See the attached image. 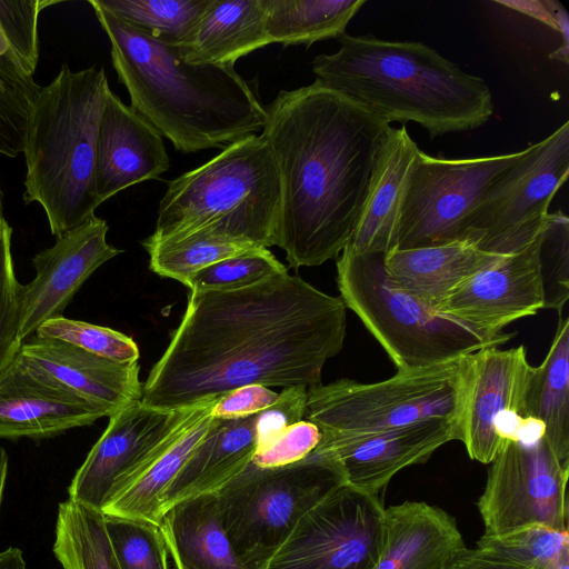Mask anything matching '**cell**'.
Here are the masks:
<instances>
[{
  "label": "cell",
  "mask_w": 569,
  "mask_h": 569,
  "mask_svg": "<svg viewBox=\"0 0 569 569\" xmlns=\"http://www.w3.org/2000/svg\"><path fill=\"white\" fill-rule=\"evenodd\" d=\"M346 330L342 299L288 271L239 290L189 292L141 401L174 410L248 385L312 388Z\"/></svg>",
  "instance_id": "1"
},
{
  "label": "cell",
  "mask_w": 569,
  "mask_h": 569,
  "mask_svg": "<svg viewBox=\"0 0 569 569\" xmlns=\"http://www.w3.org/2000/svg\"><path fill=\"white\" fill-rule=\"evenodd\" d=\"M281 179L276 246L293 269L337 259L359 220L391 126L319 81L264 106Z\"/></svg>",
  "instance_id": "2"
},
{
  "label": "cell",
  "mask_w": 569,
  "mask_h": 569,
  "mask_svg": "<svg viewBox=\"0 0 569 569\" xmlns=\"http://www.w3.org/2000/svg\"><path fill=\"white\" fill-rule=\"evenodd\" d=\"M88 2L110 41L112 64L130 107L177 151L224 148L262 132L264 106L234 67L190 62L177 44Z\"/></svg>",
  "instance_id": "3"
},
{
  "label": "cell",
  "mask_w": 569,
  "mask_h": 569,
  "mask_svg": "<svg viewBox=\"0 0 569 569\" xmlns=\"http://www.w3.org/2000/svg\"><path fill=\"white\" fill-rule=\"evenodd\" d=\"M339 49L312 61L316 80L383 121H412L436 138L485 124L488 84L419 41L342 34Z\"/></svg>",
  "instance_id": "4"
},
{
  "label": "cell",
  "mask_w": 569,
  "mask_h": 569,
  "mask_svg": "<svg viewBox=\"0 0 569 569\" xmlns=\"http://www.w3.org/2000/svg\"><path fill=\"white\" fill-rule=\"evenodd\" d=\"M103 68L61 66L34 94L24 139L23 200L38 202L57 238L93 218L96 141L107 91Z\"/></svg>",
  "instance_id": "5"
},
{
  "label": "cell",
  "mask_w": 569,
  "mask_h": 569,
  "mask_svg": "<svg viewBox=\"0 0 569 569\" xmlns=\"http://www.w3.org/2000/svg\"><path fill=\"white\" fill-rule=\"evenodd\" d=\"M281 179L261 134L234 141L168 183L151 240L211 230L258 247L276 246Z\"/></svg>",
  "instance_id": "6"
},
{
  "label": "cell",
  "mask_w": 569,
  "mask_h": 569,
  "mask_svg": "<svg viewBox=\"0 0 569 569\" xmlns=\"http://www.w3.org/2000/svg\"><path fill=\"white\" fill-rule=\"evenodd\" d=\"M385 256L342 250L337 258V284L347 309L358 316L397 371L456 361L513 337H486L420 302L390 281Z\"/></svg>",
  "instance_id": "7"
},
{
  "label": "cell",
  "mask_w": 569,
  "mask_h": 569,
  "mask_svg": "<svg viewBox=\"0 0 569 569\" xmlns=\"http://www.w3.org/2000/svg\"><path fill=\"white\" fill-rule=\"evenodd\" d=\"M346 483L326 447L300 461L259 467L250 462L217 496L222 528L246 569H263L300 519Z\"/></svg>",
  "instance_id": "8"
},
{
  "label": "cell",
  "mask_w": 569,
  "mask_h": 569,
  "mask_svg": "<svg viewBox=\"0 0 569 569\" xmlns=\"http://www.w3.org/2000/svg\"><path fill=\"white\" fill-rule=\"evenodd\" d=\"M467 356V355H466ZM465 356L443 365L397 371L379 382L342 378L308 389L305 419L326 432H372L432 418L458 419L465 393Z\"/></svg>",
  "instance_id": "9"
},
{
  "label": "cell",
  "mask_w": 569,
  "mask_h": 569,
  "mask_svg": "<svg viewBox=\"0 0 569 569\" xmlns=\"http://www.w3.org/2000/svg\"><path fill=\"white\" fill-rule=\"evenodd\" d=\"M569 176V122L526 148L501 172L470 213L463 240L495 254H512L545 229L549 204Z\"/></svg>",
  "instance_id": "10"
},
{
  "label": "cell",
  "mask_w": 569,
  "mask_h": 569,
  "mask_svg": "<svg viewBox=\"0 0 569 569\" xmlns=\"http://www.w3.org/2000/svg\"><path fill=\"white\" fill-rule=\"evenodd\" d=\"M525 153L526 149L448 159L419 149L406 183L393 249L462 241L467 219L490 183Z\"/></svg>",
  "instance_id": "11"
},
{
  "label": "cell",
  "mask_w": 569,
  "mask_h": 569,
  "mask_svg": "<svg viewBox=\"0 0 569 569\" xmlns=\"http://www.w3.org/2000/svg\"><path fill=\"white\" fill-rule=\"evenodd\" d=\"M489 465L477 502L485 535L532 526L568 531L569 465L555 456L545 438L535 443L505 440Z\"/></svg>",
  "instance_id": "12"
},
{
  "label": "cell",
  "mask_w": 569,
  "mask_h": 569,
  "mask_svg": "<svg viewBox=\"0 0 569 569\" xmlns=\"http://www.w3.org/2000/svg\"><path fill=\"white\" fill-rule=\"evenodd\" d=\"M385 509L379 495L343 483L300 519L263 569H373Z\"/></svg>",
  "instance_id": "13"
},
{
  "label": "cell",
  "mask_w": 569,
  "mask_h": 569,
  "mask_svg": "<svg viewBox=\"0 0 569 569\" xmlns=\"http://www.w3.org/2000/svg\"><path fill=\"white\" fill-rule=\"evenodd\" d=\"M203 400L174 410L152 408L136 400L113 413L76 471L67 489L68 499L101 511L116 491L176 438Z\"/></svg>",
  "instance_id": "14"
},
{
  "label": "cell",
  "mask_w": 569,
  "mask_h": 569,
  "mask_svg": "<svg viewBox=\"0 0 569 569\" xmlns=\"http://www.w3.org/2000/svg\"><path fill=\"white\" fill-rule=\"evenodd\" d=\"M465 363L459 441L472 460L490 463L505 442L498 433L501 421L512 413L522 416L533 367L523 346L482 348L465 356Z\"/></svg>",
  "instance_id": "15"
},
{
  "label": "cell",
  "mask_w": 569,
  "mask_h": 569,
  "mask_svg": "<svg viewBox=\"0 0 569 569\" xmlns=\"http://www.w3.org/2000/svg\"><path fill=\"white\" fill-rule=\"evenodd\" d=\"M541 232L523 249L466 280L436 311L486 337L500 338L506 335V326L543 309L539 258Z\"/></svg>",
  "instance_id": "16"
},
{
  "label": "cell",
  "mask_w": 569,
  "mask_h": 569,
  "mask_svg": "<svg viewBox=\"0 0 569 569\" xmlns=\"http://www.w3.org/2000/svg\"><path fill=\"white\" fill-rule=\"evenodd\" d=\"M108 224L94 216L56 238L38 252L32 263L36 277L19 286V339L33 336L47 320L62 316L89 277L122 250L107 241Z\"/></svg>",
  "instance_id": "17"
},
{
  "label": "cell",
  "mask_w": 569,
  "mask_h": 569,
  "mask_svg": "<svg viewBox=\"0 0 569 569\" xmlns=\"http://www.w3.org/2000/svg\"><path fill=\"white\" fill-rule=\"evenodd\" d=\"M319 446L335 455L347 485L379 495L391 478L426 462L447 442L460 439L459 420L432 418L372 432H326Z\"/></svg>",
  "instance_id": "18"
},
{
  "label": "cell",
  "mask_w": 569,
  "mask_h": 569,
  "mask_svg": "<svg viewBox=\"0 0 569 569\" xmlns=\"http://www.w3.org/2000/svg\"><path fill=\"white\" fill-rule=\"evenodd\" d=\"M18 358L31 370L101 408L108 418L142 398L138 362H116L36 335L21 343Z\"/></svg>",
  "instance_id": "19"
},
{
  "label": "cell",
  "mask_w": 569,
  "mask_h": 569,
  "mask_svg": "<svg viewBox=\"0 0 569 569\" xmlns=\"http://www.w3.org/2000/svg\"><path fill=\"white\" fill-rule=\"evenodd\" d=\"M169 169L162 136L112 91H107L96 141V193L100 203Z\"/></svg>",
  "instance_id": "20"
},
{
  "label": "cell",
  "mask_w": 569,
  "mask_h": 569,
  "mask_svg": "<svg viewBox=\"0 0 569 569\" xmlns=\"http://www.w3.org/2000/svg\"><path fill=\"white\" fill-rule=\"evenodd\" d=\"M108 417L17 357L0 372V438H46Z\"/></svg>",
  "instance_id": "21"
},
{
  "label": "cell",
  "mask_w": 569,
  "mask_h": 569,
  "mask_svg": "<svg viewBox=\"0 0 569 569\" xmlns=\"http://www.w3.org/2000/svg\"><path fill=\"white\" fill-rule=\"evenodd\" d=\"M456 519L425 501L385 509V536L373 569H441L465 548Z\"/></svg>",
  "instance_id": "22"
},
{
  "label": "cell",
  "mask_w": 569,
  "mask_h": 569,
  "mask_svg": "<svg viewBox=\"0 0 569 569\" xmlns=\"http://www.w3.org/2000/svg\"><path fill=\"white\" fill-rule=\"evenodd\" d=\"M507 256L485 252L462 240L392 249L385 256V269L395 286L436 310L461 283Z\"/></svg>",
  "instance_id": "23"
},
{
  "label": "cell",
  "mask_w": 569,
  "mask_h": 569,
  "mask_svg": "<svg viewBox=\"0 0 569 569\" xmlns=\"http://www.w3.org/2000/svg\"><path fill=\"white\" fill-rule=\"evenodd\" d=\"M418 150L406 126L391 128L356 229L343 250L353 253H388L395 248L405 188Z\"/></svg>",
  "instance_id": "24"
},
{
  "label": "cell",
  "mask_w": 569,
  "mask_h": 569,
  "mask_svg": "<svg viewBox=\"0 0 569 569\" xmlns=\"http://www.w3.org/2000/svg\"><path fill=\"white\" fill-rule=\"evenodd\" d=\"M256 419L257 415L217 419L164 491L162 513L183 499L218 492L252 461L257 451Z\"/></svg>",
  "instance_id": "25"
},
{
  "label": "cell",
  "mask_w": 569,
  "mask_h": 569,
  "mask_svg": "<svg viewBox=\"0 0 569 569\" xmlns=\"http://www.w3.org/2000/svg\"><path fill=\"white\" fill-rule=\"evenodd\" d=\"M207 398L176 438L133 479L116 491L101 509L103 516L139 519L159 526L162 497L196 447L216 423Z\"/></svg>",
  "instance_id": "26"
},
{
  "label": "cell",
  "mask_w": 569,
  "mask_h": 569,
  "mask_svg": "<svg viewBox=\"0 0 569 569\" xmlns=\"http://www.w3.org/2000/svg\"><path fill=\"white\" fill-rule=\"evenodd\" d=\"M268 44L262 0H211L177 46L190 62L234 67L238 59Z\"/></svg>",
  "instance_id": "27"
},
{
  "label": "cell",
  "mask_w": 569,
  "mask_h": 569,
  "mask_svg": "<svg viewBox=\"0 0 569 569\" xmlns=\"http://www.w3.org/2000/svg\"><path fill=\"white\" fill-rule=\"evenodd\" d=\"M159 527L177 569H246L220 522L216 493L176 502Z\"/></svg>",
  "instance_id": "28"
},
{
  "label": "cell",
  "mask_w": 569,
  "mask_h": 569,
  "mask_svg": "<svg viewBox=\"0 0 569 569\" xmlns=\"http://www.w3.org/2000/svg\"><path fill=\"white\" fill-rule=\"evenodd\" d=\"M522 417L545 425V440L555 456L569 465V318H560L543 361L533 367Z\"/></svg>",
  "instance_id": "29"
},
{
  "label": "cell",
  "mask_w": 569,
  "mask_h": 569,
  "mask_svg": "<svg viewBox=\"0 0 569 569\" xmlns=\"http://www.w3.org/2000/svg\"><path fill=\"white\" fill-rule=\"evenodd\" d=\"M270 43L310 47L338 39L366 0H262Z\"/></svg>",
  "instance_id": "30"
},
{
  "label": "cell",
  "mask_w": 569,
  "mask_h": 569,
  "mask_svg": "<svg viewBox=\"0 0 569 569\" xmlns=\"http://www.w3.org/2000/svg\"><path fill=\"white\" fill-rule=\"evenodd\" d=\"M52 549L63 569H120L103 513L70 499L58 506Z\"/></svg>",
  "instance_id": "31"
},
{
  "label": "cell",
  "mask_w": 569,
  "mask_h": 569,
  "mask_svg": "<svg viewBox=\"0 0 569 569\" xmlns=\"http://www.w3.org/2000/svg\"><path fill=\"white\" fill-rule=\"evenodd\" d=\"M150 257V269L160 277L187 284L198 271L223 259L260 248L250 242L211 231L199 230L169 240L142 241Z\"/></svg>",
  "instance_id": "32"
},
{
  "label": "cell",
  "mask_w": 569,
  "mask_h": 569,
  "mask_svg": "<svg viewBox=\"0 0 569 569\" xmlns=\"http://www.w3.org/2000/svg\"><path fill=\"white\" fill-rule=\"evenodd\" d=\"M127 24L159 40L180 44L211 0H93Z\"/></svg>",
  "instance_id": "33"
},
{
  "label": "cell",
  "mask_w": 569,
  "mask_h": 569,
  "mask_svg": "<svg viewBox=\"0 0 569 569\" xmlns=\"http://www.w3.org/2000/svg\"><path fill=\"white\" fill-rule=\"evenodd\" d=\"M476 547L525 569H557L569 558V531L541 526L505 535H483Z\"/></svg>",
  "instance_id": "34"
},
{
  "label": "cell",
  "mask_w": 569,
  "mask_h": 569,
  "mask_svg": "<svg viewBox=\"0 0 569 569\" xmlns=\"http://www.w3.org/2000/svg\"><path fill=\"white\" fill-rule=\"evenodd\" d=\"M288 271L268 248H257L218 261L192 276L189 292L233 291Z\"/></svg>",
  "instance_id": "35"
},
{
  "label": "cell",
  "mask_w": 569,
  "mask_h": 569,
  "mask_svg": "<svg viewBox=\"0 0 569 569\" xmlns=\"http://www.w3.org/2000/svg\"><path fill=\"white\" fill-rule=\"evenodd\" d=\"M120 569H169L160 527L144 520L104 516Z\"/></svg>",
  "instance_id": "36"
},
{
  "label": "cell",
  "mask_w": 569,
  "mask_h": 569,
  "mask_svg": "<svg viewBox=\"0 0 569 569\" xmlns=\"http://www.w3.org/2000/svg\"><path fill=\"white\" fill-rule=\"evenodd\" d=\"M37 337L64 341L93 355L120 363L138 362V345L129 336L111 328L68 319L63 316L43 322Z\"/></svg>",
  "instance_id": "37"
},
{
  "label": "cell",
  "mask_w": 569,
  "mask_h": 569,
  "mask_svg": "<svg viewBox=\"0 0 569 569\" xmlns=\"http://www.w3.org/2000/svg\"><path fill=\"white\" fill-rule=\"evenodd\" d=\"M539 258L545 308L561 313L569 298V219L562 211L550 213Z\"/></svg>",
  "instance_id": "38"
},
{
  "label": "cell",
  "mask_w": 569,
  "mask_h": 569,
  "mask_svg": "<svg viewBox=\"0 0 569 569\" xmlns=\"http://www.w3.org/2000/svg\"><path fill=\"white\" fill-rule=\"evenodd\" d=\"M56 1L0 0V32L23 70L33 77L39 59L38 17Z\"/></svg>",
  "instance_id": "39"
},
{
  "label": "cell",
  "mask_w": 569,
  "mask_h": 569,
  "mask_svg": "<svg viewBox=\"0 0 569 569\" xmlns=\"http://www.w3.org/2000/svg\"><path fill=\"white\" fill-rule=\"evenodd\" d=\"M12 228L0 226V372L17 357L19 339L18 282L11 253Z\"/></svg>",
  "instance_id": "40"
},
{
  "label": "cell",
  "mask_w": 569,
  "mask_h": 569,
  "mask_svg": "<svg viewBox=\"0 0 569 569\" xmlns=\"http://www.w3.org/2000/svg\"><path fill=\"white\" fill-rule=\"evenodd\" d=\"M37 92L0 79V154L16 158L23 152L31 102Z\"/></svg>",
  "instance_id": "41"
},
{
  "label": "cell",
  "mask_w": 569,
  "mask_h": 569,
  "mask_svg": "<svg viewBox=\"0 0 569 569\" xmlns=\"http://www.w3.org/2000/svg\"><path fill=\"white\" fill-rule=\"evenodd\" d=\"M320 428L302 419L286 429L273 442L256 451L252 463L259 467H279L302 460L320 443Z\"/></svg>",
  "instance_id": "42"
},
{
  "label": "cell",
  "mask_w": 569,
  "mask_h": 569,
  "mask_svg": "<svg viewBox=\"0 0 569 569\" xmlns=\"http://www.w3.org/2000/svg\"><path fill=\"white\" fill-rule=\"evenodd\" d=\"M308 388H283L277 401L257 415V451L273 442L291 425L305 419Z\"/></svg>",
  "instance_id": "43"
},
{
  "label": "cell",
  "mask_w": 569,
  "mask_h": 569,
  "mask_svg": "<svg viewBox=\"0 0 569 569\" xmlns=\"http://www.w3.org/2000/svg\"><path fill=\"white\" fill-rule=\"evenodd\" d=\"M279 397V393L261 385H248L218 397L210 416L219 420H234L260 413Z\"/></svg>",
  "instance_id": "44"
},
{
  "label": "cell",
  "mask_w": 569,
  "mask_h": 569,
  "mask_svg": "<svg viewBox=\"0 0 569 569\" xmlns=\"http://www.w3.org/2000/svg\"><path fill=\"white\" fill-rule=\"evenodd\" d=\"M441 569H525L479 548H462Z\"/></svg>",
  "instance_id": "45"
},
{
  "label": "cell",
  "mask_w": 569,
  "mask_h": 569,
  "mask_svg": "<svg viewBox=\"0 0 569 569\" xmlns=\"http://www.w3.org/2000/svg\"><path fill=\"white\" fill-rule=\"evenodd\" d=\"M0 79L16 83L32 92L39 90V86L33 81L20 66L13 53L10 51L7 42L0 32Z\"/></svg>",
  "instance_id": "46"
},
{
  "label": "cell",
  "mask_w": 569,
  "mask_h": 569,
  "mask_svg": "<svg viewBox=\"0 0 569 569\" xmlns=\"http://www.w3.org/2000/svg\"><path fill=\"white\" fill-rule=\"evenodd\" d=\"M0 569H27L21 549L9 547L0 551Z\"/></svg>",
  "instance_id": "47"
},
{
  "label": "cell",
  "mask_w": 569,
  "mask_h": 569,
  "mask_svg": "<svg viewBox=\"0 0 569 569\" xmlns=\"http://www.w3.org/2000/svg\"><path fill=\"white\" fill-rule=\"evenodd\" d=\"M9 458L7 451L0 447V506L3 497V490L6 486L8 475Z\"/></svg>",
  "instance_id": "48"
},
{
  "label": "cell",
  "mask_w": 569,
  "mask_h": 569,
  "mask_svg": "<svg viewBox=\"0 0 569 569\" xmlns=\"http://www.w3.org/2000/svg\"><path fill=\"white\" fill-rule=\"evenodd\" d=\"M4 217H3V192H2V189H1V183H0V226L1 223L4 221Z\"/></svg>",
  "instance_id": "49"
},
{
  "label": "cell",
  "mask_w": 569,
  "mask_h": 569,
  "mask_svg": "<svg viewBox=\"0 0 569 569\" xmlns=\"http://www.w3.org/2000/svg\"><path fill=\"white\" fill-rule=\"evenodd\" d=\"M557 569H569V558L565 559Z\"/></svg>",
  "instance_id": "50"
}]
</instances>
